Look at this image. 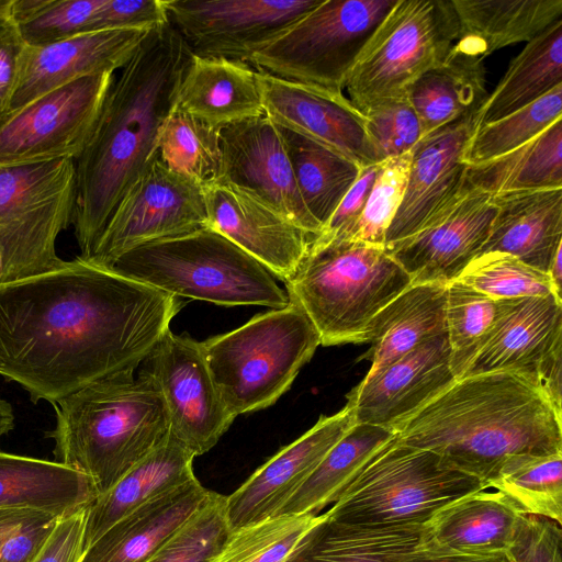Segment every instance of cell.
I'll return each instance as SVG.
<instances>
[{"instance_id": "6da1fadb", "label": "cell", "mask_w": 562, "mask_h": 562, "mask_svg": "<svg viewBox=\"0 0 562 562\" xmlns=\"http://www.w3.org/2000/svg\"><path fill=\"white\" fill-rule=\"evenodd\" d=\"M182 304L178 297L77 257L0 286V374L34 403L134 372Z\"/></svg>"}, {"instance_id": "7a4b0ae2", "label": "cell", "mask_w": 562, "mask_h": 562, "mask_svg": "<svg viewBox=\"0 0 562 562\" xmlns=\"http://www.w3.org/2000/svg\"><path fill=\"white\" fill-rule=\"evenodd\" d=\"M191 55L169 22L147 34L114 79L91 139L76 159L72 225L81 259L90 256L126 190L157 156L159 131Z\"/></svg>"}, {"instance_id": "3957f363", "label": "cell", "mask_w": 562, "mask_h": 562, "mask_svg": "<svg viewBox=\"0 0 562 562\" xmlns=\"http://www.w3.org/2000/svg\"><path fill=\"white\" fill-rule=\"evenodd\" d=\"M561 417L536 378L495 371L456 380L391 429L488 488L514 456L562 452Z\"/></svg>"}, {"instance_id": "277c9868", "label": "cell", "mask_w": 562, "mask_h": 562, "mask_svg": "<svg viewBox=\"0 0 562 562\" xmlns=\"http://www.w3.org/2000/svg\"><path fill=\"white\" fill-rule=\"evenodd\" d=\"M54 406L56 462L88 475L99 495L170 436L165 401L144 370L91 383Z\"/></svg>"}, {"instance_id": "5b68a950", "label": "cell", "mask_w": 562, "mask_h": 562, "mask_svg": "<svg viewBox=\"0 0 562 562\" xmlns=\"http://www.w3.org/2000/svg\"><path fill=\"white\" fill-rule=\"evenodd\" d=\"M316 327L321 345L366 342L373 318L412 284L384 247L353 240H312L284 282Z\"/></svg>"}, {"instance_id": "8992f818", "label": "cell", "mask_w": 562, "mask_h": 562, "mask_svg": "<svg viewBox=\"0 0 562 562\" xmlns=\"http://www.w3.org/2000/svg\"><path fill=\"white\" fill-rule=\"evenodd\" d=\"M105 268L176 297L224 306L290 303L260 262L209 227L139 245Z\"/></svg>"}, {"instance_id": "52a82bcc", "label": "cell", "mask_w": 562, "mask_h": 562, "mask_svg": "<svg viewBox=\"0 0 562 562\" xmlns=\"http://www.w3.org/2000/svg\"><path fill=\"white\" fill-rule=\"evenodd\" d=\"M319 345L313 322L292 300L201 341L214 383L235 417L273 405Z\"/></svg>"}, {"instance_id": "ba28073f", "label": "cell", "mask_w": 562, "mask_h": 562, "mask_svg": "<svg viewBox=\"0 0 562 562\" xmlns=\"http://www.w3.org/2000/svg\"><path fill=\"white\" fill-rule=\"evenodd\" d=\"M486 488L434 451L407 446L394 436L325 515L348 526H426L449 504Z\"/></svg>"}, {"instance_id": "9c48e42d", "label": "cell", "mask_w": 562, "mask_h": 562, "mask_svg": "<svg viewBox=\"0 0 562 562\" xmlns=\"http://www.w3.org/2000/svg\"><path fill=\"white\" fill-rule=\"evenodd\" d=\"M458 37L451 0H397L347 78L349 100L366 114L405 99L422 75L446 59Z\"/></svg>"}, {"instance_id": "30bf717a", "label": "cell", "mask_w": 562, "mask_h": 562, "mask_svg": "<svg viewBox=\"0 0 562 562\" xmlns=\"http://www.w3.org/2000/svg\"><path fill=\"white\" fill-rule=\"evenodd\" d=\"M397 0H323L247 61L258 71L342 94L347 78Z\"/></svg>"}, {"instance_id": "8fae6325", "label": "cell", "mask_w": 562, "mask_h": 562, "mask_svg": "<svg viewBox=\"0 0 562 562\" xmlns=\"http://www.w3.org/2000/svg\"><path fill=\"white\" fill-rule=\"evenodd\" d=\"M114 72L77 78L0 120V166L77 159L94 132Z\"/></svg>"}, {"instance_id": "7c38bea8", "label": "cell", "mask_w": 562, "mask_h": 562, "mask_svg": "<svg viewBox=\"0 0 562 562\" xmlns=\"http://www.w3.org/2000/svg\"><path fill=\"white\" fill-rule=\"evenodd\" d=\"M207 227L203 186L156 156L126 190L87 261L109 267L139 245Z\"/></svg>"}, {"instance_id": "4fadbf2b", "label": "cell", "mask_w": 562, "mask_h": 562, "mask_svg": "<svg viewBox=\"0 0 562 562\" xmlns=\"http://www.w3.org/2000/svg\"><path fill=\"white\" fill-rule=\"evenodd\" d=\"M143 363L162 395L171 435L195 457L207 452L236 417L220 395L201 341L168 330Z\"/></svg>"}, {"instance_id": "5bb4252c", "label": "cell", "mask_w": 562, "mask_h": 562, "mask_svg": "<svg viewBox=\"0 0 562 562\" xmlns=\"http://www.w3.org/2000/svg\"><path fill=\"white\" fill-rule=\"evenodd\" d=\"M323 0H167L191 53L247 63Z\"/></svg>"}, {"instance_id": "9a60e30c", "label": "cell", "mask_w": 562, "mask_h": 562, "mask_svg": "<svg viewBox=\"0 0 562 562\" xmlns=\"http://www.w3.org/2000/svg\"><path fill=\"white\" fill-rule=\"evenodd\" d=\"M495 215L493 195L467 183L422 229L384 249L412 284H448L481 254Z\"/></svg>"}, {"instance_id": "2e32d148", "label": "cell", "mask_w": 562, "mask_h": 562, "mask_svg": "<svg viewBox=\"0 0 562 562\" xmlns=\"http://www.w3.org/2000/svg\"><path fill=\"white\" fill-rule=\"evenodd\" d=\"M203 189L207 227L285 282L305 257L315 236L243 187L217 179Z\"/></svg>"}, {"instance_id": "e0dca14e", "label": "cell", "mask_w": 562, "mask_h": 562, "mask_svg": "<svg viewBox=\"0 0 562 562\" xmlns=\"http://www.w3.org/2000/svg\"><path fill=\"white\" fill-rule=\"evenodd\" d=\"M218 179L252 191L313 236L322 229L306 209L280 127L265 114L220 131Z\"/></svg>"}, {"instance_id": "ac0fdd59", "label": "cell", "mask_w": 562, "mask_h": 562, "mask_svg": "<svg viewBox=\"0 0 562 562\" xmlns=\"http://www.w3.org/2000/svg\"><path fill=\"white\" fill-rule=\"evenodd\" d=\"M263 114L276 125L351 158L361 167L379 164L366 116L342 94L257 71Z\"/></svg>"}, {"instance_id": "d6986e66", "label": "cell", "mask_w": 562, "mask_h": 562, "mask_svg": "<svg viewBox=\"0 0 562 562\" xmlns=\"http://www.w3.org/2000/svg\"><path fill=\"white\" fill-rule=\"evenodd\" d=\"M149 32L111 29L81 33L41 46L25 44L10 101L1 119L77 78L122 69Z\"/></svg>"}, {"instance_id": "ffe728a7", "label": "cell", "mask_w": 562, "mask_h": 562, "mask_svg": "<svg viewBox=\"0 0 562 562\" xmlns=\"http://www.w3.org/2000/svg\"><path fill=\"white\" fill-rule=\"evenodd\" d=\"M477 111L428 134L413 147L406 190L384 248L417 233L465 188L463 157L479 126Z\"/></svg>"}, {"instance_id": "44dd1931", "label": "cell", "mask_w": 562, "mask_h": 562, "mask_svg": "<svg viewBox=\"0 0 562 562\" xmlns=\"http://www.w3.org/2000/svg\"><path fill=\"white\" fill-rule=\"evenodd\" d=\"M356 424L346 404L282 448L232 495L226 496V518L232 532L276 516L306 481L330 448Z\"/></svg>"}, {"instance_id": "7402d4cb", "label": "cell", "mask_w": 562, "mask_h": 562, "mask_svg": "<svg viewBox=\"0 0 562 562\" xmlns=\"http://www.w3.org/2000/svg\"><path fill=\"white\" fill-rule=\"evenodd\" d=\"M447 334L423 342L366 378L347 395L356 423L390 428L454 381Z\"/></svg>"}, {"instance_id": "603a6c76", "label": "cell", "mask_w": 562, "mask_h": 562, "mask_svg": "<svg viewBox=\"0 0 562 562\" xmlns=\"http://www.w3.org/2000/svg\"><path fill=\"white\" fill-rule=\"evenodd\" d=\"M496 301L493 327L463 376L515 371L538 380L541 364L562 347V299L550 294Z\"/></svg>"}, {"instance_id": "cb8c5ba5", "label": "cell", "mask_w": 562, "mask_h": 562, "mask_svg": "<svg viewBox=\"0 0 562 562\" xmlns=\"http://www.w3.org/2000/svg\"><path fill=\"white\" fill-rule=\"evenodd\" d=\"M76 182L59 193L21 203L0 217V286L54 271L65 263L56 239L72 224Z\"/></svg>"}, {"instance_id": "d4e9b609", "label": "cell", "mask_w": 562, "mask_h": 562, "mask_svg": "<svg viewBox=\"0 0 562 562\" xmlns=\"http://www.w3.org/2000/svg\"><path fill=\"white\" fill-rule=\"evenodd\" d=\"M196 477L121 518L85 549L79 562H147L205 503Z\"/></svg>"}, {"instance_id": "484cf974", "label": "cell", "mask_w": 562, "mask_h": 562, "mask_svg": "<svg viewBox=\"0 0 562 562\" xmlns=\"http://www.w3.org/2000/svg\"><path fill=\"white\" fill-rule=\"evenodd\" d=\"M173 110L220 131L261 116L257 71L245 61L192 54Z\"/></svg>"}, {"instance_id": "4316f807", "label": "cell", "mask_w": 562, "mask_h": 562, "mask_svg": "<svg viewBox=\"0 0 562 562\" xmlns=\"http://www.w3.org/2000/svg\"><path fill=\"white\" fill-rule=\"evenodd\" d=\"M493 202L496 215L480 255L509 254L548 273L562 246V189L502 193Z\"/></svg>"}, {"instance_id": "83f0119b", "label": "cell", "mask_w": 562, "mask_h": 562, "mask_svg": "<svg viewBox=\"0 0 562 562\" xmlns=\"http://www.w3.org/2000/svg\"><path fill=\"white\" fill-rule=\"evenodd\" d=\"M521 514L503 493L479 491L439 510L426 525L422 544L445 553L504 555Z\"/></svg>"}, {"instance_id": "f1b7e54d", "label": "cell", "mask_w": 562, "mask_h": 562, "mask_svg": "<svg viewBox=\"0 0 562 562\" xmlns=\"http://www.w3.org/2000/svg\"><path fill=\"white\" fill-rule=\"evenodd\" d=\"M194 457L170 432L165 442L130 469L89 506L85 526V549L124 516L150 499L193 480Z\"/></svg>"}, {"instance_id": "f546056e", "label": "cell", "mask_w": 562, "mask_h": 562, "mask_svg": "<svg viewBox=\"0 0 562 562\" xmlns=\"http://www.w3.org/2000/svg\"><path fill=\"white\" fill-rule=\"evenodd\" d=\"M447 285L411 284L373 318L366 340L371 347L358 359L371 362L367 374L447 334Z\"/></svg>"}, {"instance_id": "4dcf8cb0", "label": "cell", "mask_w": 562, "mask_h": 562, "mask_svg": "<svg viewBox=\"0 0 562 562\" xmlns=\"http://www.w3.org/2000/svg\"><path fill=\"white\" fill-rule=\"evenodd\" d=\"M459 23L454 46L485 59L494 52L530 42L562 19V0H451Z\"/></svg>"}, {"instance_id": "1f68e13d", "label": "cell", "mask_w": 562, "mask_h": 562, "mask_svg": "<svg viewBox=\"0 0 562 562\" xmlns=\"http://www.w3.org/2000/svg\"><path fill=\"white\" fill-rule=\"evenodd\" d=\"M98 495L88 475L63 463L0 450V508H32L63 518L88 508Z\"/></svg>"}, {"instance_id": "d6a6232c", "label": "cell", "mask_w": 562, "mask_h": 562, "mask_svg": "<svg viewBox=\"0 0 562 562\" xmlns=\"http://www.w3.org/2000/svg\"><path fill=\"white\" fill-rule=\"evenodd\" d=\"M483 61L453 44L440 65L408 88L406 98L417 115L420 138L481 108L488 97Z\"/></svg>"}, {"instance_id": "836d02e7", "label": "cell", "mask_w": 562, "mask_h": 562, "mask_svg": "<svg viewBox=\"0 0 562 562\" xmlns=\"http://www.w3.org/2000/svg\"><path fill=\"white\" fill-rule=\"evenodd\" d=\"M425 533L426 526H348L323 514L285 562H396L416 548Z\"/></svg>"}, {"instance_id": "e575fe53", "label": "cell", "mask_w": 562, "mask_h": 562, "mask_svg": "<svg viewBox=\"0 0 562 562\" xmlns=\"http://www.w3.org/2000/svg\"><path fill=\"white\" fill-rule=\"evenodd\" d=\"M562 85V19L515 56L477 111L479 126L496 122Z\"/></svg>"}, {"instance_id": "d590c367", "label": "cell", "mask_w": 562, "mask_h": 562, "mask_svg": "<svg viewBox=\"0 0 562 562\" xmlns=\"http://www.w3.org/2000/svg\"><path fill=\"white\" fill-rule=\"evenodd\" d=\"M392 429L356 423L330 448L279 515H317L335 504L374 454L394 438Z\"/></svg>"}, {"instance_id": "8d00e7d4", "label": "cell", "mask_w": 562, "mask_h": 562, "mask_svg": "<svg viewBox=\"0 0 562 562\" xmlns=\"http://www.w3.org/2000/svg\"><path fill=\"white\" fill-rule=\"evenodd\" d=\"M467 183L491 195L562 189V119L518 148L468 166Z\"/></svg>"}, {"instance_id": "74e56055", "label": "cell", "mask_w": 562, "mask_h": 562, "mask_svg": "<svg viewBox=\"0 0 562 562\" xmlns=\"http://www.w3.org/2000/svg\"><path fill=\"white\" fill-rule=\"evenodd\" d=\"M280 131L301 198L323 228L363 167L308 137L283 127Z\"/></svg>"}, {"instance_id": "f35d334b", "label": "cell", "mask_w": 562, "mask_h": 562, "mask_svg": "<svg viewBox=\"0 0 562 562\" xmlns=\"http://www.w3.org/2000/svg\"><path fill=\"white\" fill-rule=\"evenodd\" d=\"M488 487L507 496L521 513L547 517L562 526V452L514 456Z\"/></svg>"}, {"instance_id": "ab89813d", "label": "cell", "mask_w": 562, "mask_h": 562, "mask_svg": "<svg viewBox=\"0 0 562 562\" xmlns=\"http://www.w3.org/2000/svg\"><path fill=\"white\" fill-rule=\"evenodd\" d=\"M157 156L171 171L205 186L220 178V130L172 110L159 131Z\"/></svg>"}, {"instance_id": "60d3db41", "label": "cell", "mask_w": 562, "mask_h": 562, "mask_svg": "<svg viewBox=\"0 0 562 562\" xmlns=\"http://www.w3.org/2000/svg\"><path fill=\"white\" fill-rule=\"evenodd\" d=\"M562 119V85L525 108L490 124L476 128L463 161L477 165L528 143L557 120Z\"/></svg>"}, {"instance_id": "b9f144b4", "label": "cell", "mask_w": 562, "mask_h": 562, "mask_svg": "<svg viewBox=\"0 0 562 562\" xmlns=\"http://www.w3.org/2000/svg\"><path fill=\"white\" fill-rule=\"evenodd\" d=\"M497 301L453 280L447 285L446 322L450 368L460 379L485 344L493 327Z\"/></svg>"}, {"instance_id": "7bdbcfd3", "label": "cell", "mask_w": 562, "mask_h": 562, "mask_svg": "<svg viewBox=\"0 0 562 562\" xmlns=\"http://www.w3.org/2000/svg\"><path fill=\"white\" fill-rule=\"evenodd\" d=\"M323 515L273 516L232 532L213 562H285Z\"/></svg>"}, {"instance_id": "ee69618b", "label": "cell", "mask_w": 562, "mask_h": 562, "mask_svg": "<svg viewBox=\"0 0 562 562\" xmlns=\"http://www.w3.org/2000/svg\"><path fill=\"white\" fill-rule=\"evenodd\" d=\"M104 0H12L11 16L26 45L41 46L92 32Z\"/></svg>"}, {"instance_id": "f6af8a7d", "label": "cell", "mask_w": 562, "mask_h": 562, "mask_svg": "<svg viewBox=\"0 0 562 562\" xmlns=\"http://www.w3.org/2000/svg\"><path fill=\"white\" fill-rule=\"evenodd\" d=\"M456 280L493 300L550 294L559 296L547 272L498 251L477 256Z\"/></svg>"}, {"instance_id": "bcb514c9", "label": "cell", "mask_w": 562, "mask_h": 562, "mask_svg": "<svg viewBox=\"0 0 562 562\" xmlns=\"http://www.w3.org/2000/svg\"><path fill=\"white\" fill-rule=\"evenodd\" d=\"M231 533L226 496L211 492L199 510L147 562H213Z\"/></svg>"}, {"instance_id": "7dc6e473", "label": "cell", "mask_w": 562, "mask_h": 562, "mask_svg": "<svg viewBox=\"0 0 562 562\" xmlns=\"http://www.w3.org/2000/svg\"><path fill=\"white\" fill-rule=\"evenodd\" d=\"M412 153L378 164L366 206L348 240L384 247L386 232L402 203Z\"/></svg>"}, {"instance_id": "c3c4849f", "label": "cell", "mask_w": 562, "mask_h": 562, "mask_svg": "<svg viewBox=\"0 0 562 562\" xmlns=\"http://www.w3.org/2000/svg\"><path fill=\"white\" fill-rule=\"evenodd\" d=\"M76 182V160L0 166V217L14 206L53 196Z\"/></svg>"}, {"instance_id": "681fc988", "label": "cell", "mask_w": 562, "mask_h": 562, "mask_svg": "<svg viewBox=\"0 0 562 562\" xmlns=\"http://www.w3.org/2000/svg\"><path fill=\"white\" fill-rule=\"evenodd\" d=\"M363 115L379 162L411 151L420 139L419 122L407 98L385 103Z\"/></svg>"}, {"instance_id": "f907efd6", "label": "cell", "mask_w": 562, "mask_h": 562, "mask_svg": "<svg viewBox=\"0 0 562 562\" xmlns=\"http://www.w3.org/2000/svg\"><path fill=\"white\" fill-rule=\"evenodd\" d=\"M59 516L32 508H0V562H32Z\"/></svg>"}, {"instance_id": "816d5d0a", "label": "cell", "mask_w": 562, "mask_h": 562, "mask_svg": "<svg viewBox=\"0 0 562 562\" xmlns=\"http://www.w3.org/2000/svg\"><path fill=\"white\" fill-rule=\"evenodd\" d=\"M561 544L560 524L547 517L521 514L504 559L505 562H562Z\"/></svg>"}, {"instance_id": "f5cc1de1", "label": "cell", "mask_w": 562, "mask_h": 562, "mask_svg": "<svg viewBox=\"0 0 562 562\" xmlns=\"http://www.w3.org/2000/svg\"><path fill=\"white\" fill-rule=\"evenodd\" d=\"M169 23L167 0H104L92 32L111 29L153 31Z\"/></svg>"}, {"instance_id": "db71d44e", "label": "cell", "mask_w": 562, "mask_h": 562, "mask_svg": "<svg viewBox=\"0 0 562 562\" xmlns=\"http://www.w3.org/2000/svg\"><path fill=\"white\" fill-rule=\"evenodd\" d=\"M376 165L363 167L360 176L344 196L331 217L317 236V243L348 240L366 206L376 175Z\"/></svg>"}, {"instance_id": "11a10c76", "label": "cell", "mask_w": 562, "mask_h": 562, "mask_svg": "<svg viewBox=\"0 0 562 562\" xmlns=\"http://www.w3.org/2000/svg\"><path fill=\"white\" fill-rule=\"evenodd\" d=\"M88 508L60 518L32 562H79Z\"/></svg>"}, {"instance_id": "9f6ffc18", "label": "cell", "mask_w": 562, "mask_h": 562, "mask_svg": "<svg viewBox=\"0 0 562 562\" xmlns=\"http://www.w3.org/2000/svg\"><path fill=\"white\" fill-rule=\"evenodd\" d=\"M10 9L11 4L7 10L0 12V119L7 111L19 58L25 46Z\"/></svg>"}, {"instance_id": "6f0895ef", "label": "cell", "mask_w": 562, "mask_h": 562, "mask_svg": "<svg viewBox=\"0 0 562 562\" xmlns=\"http://www.w3.org/2000/svg\"><path fill=\"white\" fill-rule=\"evenodd\" d=\"M422 542L416 548L402 554L396 562H505L504 555L476 557L445 553L429 550Z\"/></svg>"}, {"instance_id": "680465c9", "label": "cell", "mask_w": 562, "mask_h": 562, "mask_svg": "<svg viewBox=\"0 0 562 562\" xmlns=\"http://www.w3.org/2000/svg\"><path fill=\"white\" fill-rule=\"evenodd\" d=\"M548 274L553 283L555 292L561 296V281H562V246L558 248L551 265L548 270Z\"/></svg>"}, {"instance_id": "91938a15", "label": "cell", "mask_w": 562, "mask_h": 562, "mask_svg": "<svg viewBox=\"0 0 562 562\" xmlns=\"http://www.w3.org/2000/svg\"><path fill=\"white\" fill-rule=\"evenodd\" d=\"M14 426V415L11 405L0 397V437L8 434Z\"/></svg>"}, {"instance_id": "94428289", "label": "cell", "mask_w": 562, "mask_h": 562, "mask_svg": "<svg viewBox=\"0 0 562 562\" xmlns=\"http://www.w3.org/2000/svg\"><path fill=\"white\" fill-rule=\"evenodd\" d=\"M11 1L12 0H0V12L7 10L10 7Z\"/></svg>"}]
</instances>
